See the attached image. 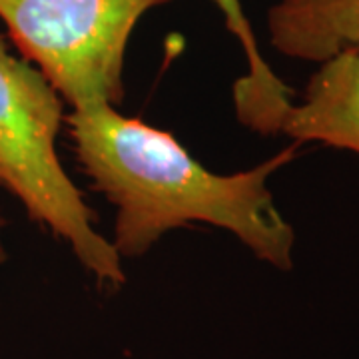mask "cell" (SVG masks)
Returning <instances> with one entry per match:
<instances>
[{
  "instance_id": "obj_4",
  "label": "cell",
  "mask_w": 359,
  "mask_h": 359,
  "mask_svg": "<svg viewBox=\"0 0 359 359\" xmlns=\"http://www.w3.org/2000/svg\"><path fill=\"white\" fill-rule=\"evenodd\" d=\"M280 134L359 154V50L339 52L321 62L302 102L283 116Z\"/></svg>"
},
{
  "instance_id": "obj_7",
  "label": "cell",
  "mask_w": 359,
  "mask_h": 359,
  "mask_svg": "<svg viewBox=\"0 0 359 359\" xmlns=\"http://www.w3.org/2000/svg\"><path fill=\"white\" fill-rule=\"evenodd\" d=\"M4 226H6V222L0 218V266L6 262V248H4V242H2V230H4Z\"/></svg>"
},
{
  "instance_id": "obj_3",
  "label": "cell",
  "mask_w": 359,
  "mask_h": 359,
  "mask_svg": "<svg viewBox=\"0 0 359 359\" xmlns=\"http://www.w3.org/2000/svg\"><path fill=\"white\" fill-rule=\"evenodd\" d=\"M172 0H0L14 46L70 110L124 100L126 46L142 16Z\"/></svg>"
},
{
  "instance_id": "obj_5",
  "label": "cell",
  "mask_w": 359,
  "mask_h": 359,
  "mask_svg": "<svg viewBox=\"0 0 359 359\" xmlns=\"http://www.w3.org/2000/svg\"><path fill=\"white\" fill-rule=\"evenodd\" d=\"M268 32L280 54L321 65L359 50V0H278L268 13Z\"/></svg>"
},
{
  "instance_id": "obj_2",
  "label": "cell",
  "mask_w": 359,
  "mask_h": 359,
  "mask_svg": "<svg viewBox=\"0 0 359 359\" xmlns=\"http://www.w3.org/2000/svg\"><path fill=\"white\" fill-rule=\"evenodd\" d=\"M65 100L26 58L0 36V186L18 198L28 218L65 240L100 283L122 285V257L94 228V210L66 174L56 140Z\"/></svg>"
},
{
  "instance_id": "obj_6",
  "label": "cell",
  "mask_w": 359,
  "mask_h": 359,
  "mask_svg": "<svg viewBox=\"0 0 359 359\" xmlns=\"http://www.w3.org/2000/svg\"><path fill=\"white\" fill-rule=\"evenodd\" d=\"M224 22L244 50L248 70L233 84V104L238 120L256 134L276 136L283 116L294 106L295 92L264 60L256 34L244 13L242 0H212Z\"/></svg>"
},
{
  "instance_id": "obj_1",
  "label": "cell",
  "mask_w": 359,
  "mask_h": 359,
  "mask_svg": "<svg viewBox=\"0 0 359 359\" xmlns=\"http://www.w3.org/2000/svg\"><path fill=\"white\" fill-rule=\"evenodd\" d=\"M80 166L92 188L116 208L112 245L138 257L170 230L210 224L231 231L262 262L294 266V228L273 204L268 180L292 162L297 144L230 176L194 160L170 132L126 118L112 106L66 116Z\"/></svg>"
}]
</instances>
